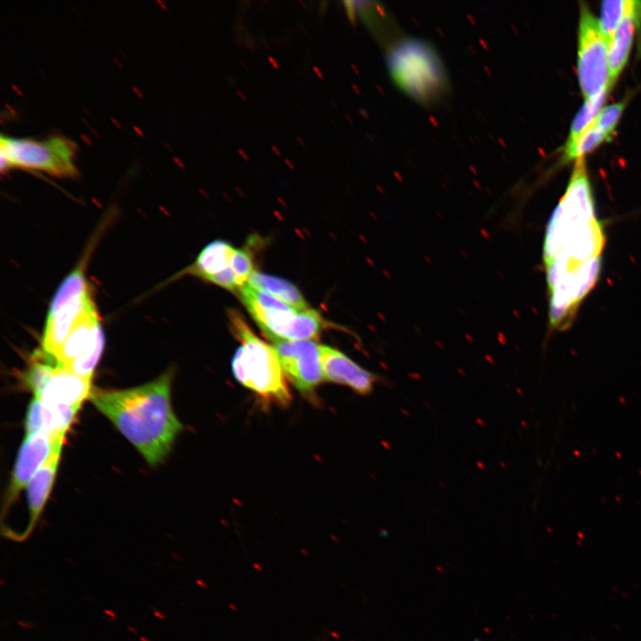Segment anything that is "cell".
I'll use <instances>...</instances> for the list:
<instances>
[{"label":"cell","instance_id":"cell-1","mask_svg":"<svg viewBox=\"0 0 641 641\" xmlns=\"http://www.w3.org/2000/svg\"><path fill=\"white\" fill-rule=\"evenodd\" d=\"M605 237L596 217L584 158L576 160L568 186L549 218L543 262L549 298V326L568 328L596 285Z\"/></svg>","mask_w":641,"mask_h":641},{"label":"cell","instance_id":"cell-2","mask_svg":"<svg viewBox=\"0 0 641 641\" xmlns=\"http://www.w3.org/2000/svg\"><path fill=\"white\" fill-rule=\"evenodd\" d=\"M172 371L121 390H92L88 399L151 466L168 455L183 426L171 403Z\"/></svg>","mask_w":641,"mask_h":641},{"label":"cell","instance_id":"cell-3","mask_svg":"<svg viewBox=\"0 0 641 641\" xmlns=\"http://www.w3.org/2000/svg\"><path fill=\"white\" fill-rule=\"evenodd\" d=\"M228 318L232 334L240 342L231 361L237 381L264 402L288 405L292 396L273 345L256 336L238 311L229 310Z\"/></svg>","mask_w":641,"mask_h":641},{"label":"cell","instance_id":"cell-4","mask_svg":"<svg viewBox=\"0 0 641 641\" xmlns=\"http://www.w3.org/2000/svg\"><path fill=\"white\" fill-rule=\"evenodd\" d=\"M385 63L394 83L422 104L439 101L448 91V77L440 56L426 41L400 37L386 52Z\"/></svg>","mask_w":641,"mask_h":641},{"label":"cell","instance_id":"cell-5","mask_svg":"<svg viewBox=\"0 0 641 641\" xmlns=\"http://www.w3.org/2000/svg\"><path fill=\"white\" fill-rule=\"evenodd\" d=\"M83 266H77L65 278L50 304L42 349L53 358L77 325L96 310Z\"/></svg>","mask_w":641,"mask_h":641},{"label":"cell","instance_id":"cell-6","mask_svg":"<svg viewBox=\"0 0 641 641\" xmlns=\"http://www.w3.org/2000/svg\"><path fill=\"white\" fill-rule=\"evenodd\" d=\"M77 145L63 136H52L38 141L28 138H10L2 134L0 140L1 171L10 167L42 171L56 176L77 174L74 163Z\"/></svg>","mask_w":641,"mask_h":641},{"label":"cell","instance_id":"cell-7","mask_svg":"<svg viewBox=\"0 0 641 641\" xmlns=\"http://www.w3.org/2000/svg\"><path fill=\"white\" fill-rule=\"evenodd\" d=\"M609 39L585 4L580 6L578 28V81L585 100L609 88Z\"/></svg>","mask_w":641,"mask_h":641},{"label":"cell","instance_id":"cell-8","mask_svg":"<svg viewBox=\"0 0 641 641\" xmlns=\"http://www.w3.org/2000/svg\"><path fill=\"white\" fill-rule=\"evenodd\" d=\"M257 325L270 340H313L322 328L324 321L318 312L307 308L296 310L265 308L256 303L241 299Z\"/></svg>","mask_w":641,"mask_h":641},{"label":"cell","instance_id":"cell-9","mask_svg":"<svg viewBox=\"0 0 641 641\" xmlns=\"http://www.w3.org/2000/svg\"><path fill=\"white\" fill-rule=\"evenodd\" d=\"M103 346L104 334L94 310L71 331L53 359L71 371L92 378Z\"/></svg>","mask_w":641,"mask_h":641},{"label":"cell","instance_id":"cell-10","mask_svg":"<svg viewBox=\"0 0 641 641\" xmlns=\"http://www.w3.org/2000/svg\"><path fill=\"white\" fill-rule=\"evenodd\" d=\"M287 377L305 395H312L322 376L320 345L314 340H273Z\"/></svg>","mask_w":641,"mask_h":641},{"label":"cell","instance_id":"cell-11","mask_svg":"<svg viewBox=\"0 0 641 641\" xmlns=\"http://www.w3.org/2000/svg\"><path fill=\"white\" fill-rule=\"evenodd\" d=\"M62 435L54 436L39 433L26 436L17 455L12 478L4 501V513L17 499L20 491L46 461L53 449L63 443Z\"/></svg>","mask_w":641,"mask_h":641},{"label":"cell","instance_id":"cell-12","mask_svg":"<svg viewBox=\"0 0 641 641\" xmlns=\"http://www.w3.org/2000/svg\"><path fill=\"white\" fill-rule=\"evenodd\" d=\"M322 376L328 381L343 385L361 395L369 394L378 377L339 350L320 345Z\"/></svg>","mask_w":641,"mask_h":641},{"label":"cell","instance_id":"cell-13","mask_svg":"<svg viewBox=\"0 0 641 641\" xmlns=\"http://www.w3.org/2000/svg\"><path fill=\"white\" fill-rule=\"evenodd\" d=\"M235 249L227 241H212L201 250L187 272L223 288L239 290L240 285L231 269Z\"/></svg>","mask_w":641,"mask_h":641},{"label":"cell","instance_id":"cell-14","mask_svg":"<svg viewBox=\"0 0 641 641\" xmlns=\"http://www.w3.org/2000/svg\"><path fill=\"white\" fill-rule=\"evenodd\" d=\"M92 390V378L57 363L37 398L49 404L81 405Z\"/></svg>","mask_w":641,"mask_h":641},{"label":"cell","instance_id":"cell-15","mask_svg":"<svg viewBox=\"0 0 641 641\" xmlns=\"http://www.w3.org/2000/svg\"><path fill=\"white\" fill-rule=\"evenodd\" d=\"M81 405L49 404L34 397L28 405L26 418V436L39 433L65 436Z\"/></svg>","mask_w":641,"mask_h":641},{"label":"cell","instance_id":"cell-16","mask_svg":"<svg viewBox=\"0 0 641 641\" xmlns=\"http://www.w3.org/2000/svg\"><path fill=\"white\" fill-rule=\"evenodd\" d=\"M62 444L60 443L53 449L49 458L27 484L30 521L24 536H28L33 530L48 499L55 479Z\"/></svg>","mask_w":641,"mask_h":641},{"label":"cell","instance_id":"cell-17","mask_svg":"<svg viewBox=\"0 0 641 641\" xmlns=\"http://www.w3.org/2000/svg\"><path fill=\"white\" fill-rule=\"evenodd\" d=\"M640 11L641 4L622 20L609 40L608 66L611 89L628 61L633 44L636 20Z\"/></svg>","mask_w":641,"mask_h":641},{"label":"cell","instance_id":"cell-18","mask_svg":"<svg viewBox=\"0 0 641 641\" xmlns=\"http://www.w3.org/2000/svg\"><path fill=\"white\" fill-rule=\"evenodd\" d=\"M247 283L274 296L296 310L309 308L299 289L284 279L254 271Z\"/></svg>","mask_w":641,"mask_h":641},{"label":"cell","instance_id":"cell-19","mask_svg":"<svg viewBox=\"0 0 641 641\" xmlns=\"http://www.w3.org/2000/svg\"><path fill=\"white\" fill-rule=\"evenodd\" d=\"M609 92L610 89L607 88L598 95L585 100L583 106L580 109L571 124L570 133L564 146L563 156L570 152L582 134L592 125L603 108L602 106Z\"/></svg>","mask_w":641,"mask_h":641},{"label":"cell","instance_id":"cell-20","mask_svg":"<svg viewBox=\"0 0 641 641\" xmlns=\"http://www.w3.org/2000/svg\"><path fill=\"white\" fill-rule=\"evenodd\" d=\"M640 4V2L632 0H611L602 3L598 22L609 40L622 20Z\"/></svg>","mask_w":641,"mask_h":641},{"label":"cell","instance_id":"cell-21","mask_svg":"<svg viewBox=\"0 0 641 641\" xmlns=\"http://www.w3.org/2000/svg\"><path fill=\"white\" fill-rule=\"evenodd\" d=\"M609 140H611V137L595 126L592 123V125L582 134L570 152L563 156V158L565 161L583 158L587 153Z\"/></svg>","mask_w":641,"mask_h":641},{"label":"cell","instance_id":"cell-22","mask_svg":"<svg viewBox=\"0 0 641 641\" xmlns=\"http://www.w3.org/2000/svg\"><path fill=\"white\" fill-rule=\"evenodd\" d=\"M624 108L625 101L603 107L593 122L594 126L612 138Z\"/></svg>","mask_w":641,"mask_h":641},{"label":"cell","instance_id":"cell-23","mask_svg":"<svg viewBox=\"0 0 641 641\" xmlns=\"http://www.w3.org/2000/svg\"><path fill=\"white\" fill-rule=\"evenodd\" d=\"M231 269L237 276L241 288L247 282L249 276L255 271L252 256L248 249H235Z\"/></svg>","mask_w":641,"mask_h":641},{"label":"cell","instance_id":"cell-24","mask_svg":"<svg viewBox=\"0 0 641 641\" xmlns=\"http://www.w3.org/2000/svg\"><path fill=\"white\" fill-rule=\"evenodd\" d=\"M239 152L240 153L241 156H243V158H244L246 160H248L247 155L245 154V152H244L243 150H239Z\"/></svg>","mask_w":641,"mask_h":641},{"label":"cell","instance_id":"cell-25","mask_svg":"<svg viewBox=\"0 0 641 641\" xmlns=\"http://www.w3.org/2000/svg\"><path fill=\"white\" fill-rule=\"evenodd\" d=\"M313 69L315 70V72L318 74V76H319L320 77H321V78L323 77L322 74L320 73V70H319L316 67H313Z\"/></svg>","mask_w":641,"mask_h":641},{"label":"cell","instance_id":"cell-26","mask_svg":"<svg viewBox=\"0 0 641 641\" xmlns=\"http://www.w3.org/2000/svg\"><path fill=\"white\" fill-rule=\"evenodd\" d=\"M272 148L279 156H280V152L279 150H277V149L274 146H272Z\"/></svg>","mask_w":641,"mask_h":641},{"label":"cell","instance_id":"cell-27","mask_svg":"<svg viewBox=\"0 0 641 641\" xmlns=\"http://www.w3.org/2000/svg\"><path fill=\"white\" fill-rule=\"evenodd\" d=\"M269 60H270V61H272V65H273V66H275L276 68H279V67L276 65V62L273 61V60H272V58H269Z\"/></svg>","mask_w":641,"mask_h":641}]
</instances>
